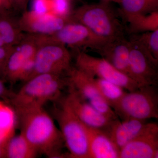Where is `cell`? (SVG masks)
Listing matches in <instances>:
<instances>
[{"label":"cell","mask_w":158,"mask_h":158,"mask_svg":"<svg viewBox=\"0 0 158 158\" xmlns=\"http://www.w3.org/2000/svg\"><path fill=\"white\" fill-rule=\"evenodd\" d=\"M7 94L6 90L3 83L0 81V97L4 96Z\"/></svg>","instance_id":"obj_31"},{"label":"cell","mask_w":158,"mask_h":158,"mask_svg":"<svg viewBox=\"0 0 158 158\" xmlns=\"http://www.w3.org/2000/svg\"><path fill=\"white\" fill-rule=\"evenodd\" d=\"M66 76L52 74H40L25 82L23 87L11 97L15 113L43 108L47 103L57 102L62 93L68 88Z\"/></svg>","instance_id":"obj_3"},{"label":"cell","mask_w":158,"mask_h":158,"mask_svg":"<svg viewBox=\"0 0 158 158\" xmlns=\"http://www.w3.org/2000/svg\"><path fill=\"white\" fill-rule=\"evenodd\" d=\"M72 56L65 46L55 44L40 45L34 59L31 78L40 74L66 76L72 67Z\"/></svg>","instance_id":"obj_8"},{"label":"cell","mask_w":158,"mask_h":158,"mask_svg":"<svg viewBox=\"0 0 158 158\" xmlns=\"http://www.w3.org/2000/svg\"><path fill=\"white\" fill-rule=\"evenodd\" d=\"M0 35L6 45L15 46L25 37L19 24L18 21L9 13L0 14Z\"/></svg>","instance_id":"obj_19"},{"label":"cell","mask_w":158,"mask_h":158,"mask_svg":"<svg viewBox=\"0 0 158 158\" xmlns=\"http://www.w3.org/2000/svg\"><path fill=\"white\" fill-rule=\"evenodd\" d=\"M158 124L147 123L137 137L119 151L118 158H158Z\"/></svg>","instance_id":"obj_12"},{"label":"cell","mask_w":158,"mask_h":158,"mask_svg":"<svg viewBox=\"0 0 158 158\" xmlns=\"http://www.w3.org/2000/svg\"><path fill=\"white\" fill-rule=\"evenodd\" d=\"M119 5L118 12L125 25L132 18L158 11V0H121Z\"/></svg>","instance_id":"obj_17"},{"label":"cell","mask_w":158,"mask_h":158,"mask_svg":"<svg viewBox=\"0 0 158 158\" xmlns=\"http://www.w3.org/2000/svg\"><path fill=\"white\" fill-rule=\"evenodd\" d=\"M66 76L69 86L73 88L94 108L112 119H118L116 113L102 96L90 77L73 66Z\"/></svg>","instance_id":"obj_11"},{"label":"cell","mask_w":158,"mask_h":158,"mask_svg":"<svg viewBox=\"0 0 158 158\" xmlns=\"http://www.w3.org/2000/svg\"><path fill=\"white\" fill-rule=\"evenodd\" d=\"M9 140L8 138L0 137V157L6 156V144Z\"/></svg>","instance_id":"obj_30"},{"label":"cell","mask_w":158,"mask_h":158,"mask_svg":"<svg viewBox=\"0 0 158 158\" xmlns=\"http://www.w3.org/2000/svg\"><path fill=\"white\" fill-rule=\"evenodd\" d=\"M89 77L102 96L112 108L127 92L124 88L112 82L99 78Z\"/></svg>","instance_id":"obj_22"},{"label":"cell","mask_w":158,"mask_h":158,"mask_svg":"<svg viewBox=\"0 0 158 158\" xmlns=\"http://www.w3.org/2000/svg\"><path fill=\"white\" fill-rule=\"evenodd\" d=\"M15 114L10 108L0 104V134L12 136Z\"/></svg>","instance_id":"obj_24"},{"label":"cell","mask_w":158,"mask_h":158,"mask_svg":"<svg viewBox=\"0 0 158 158\" xmlns=\"http://www.w3.org/2000/svg\"><path fill=\"white\" fill-rule=\"evenodd\" d=\"M52 3L53 0H33L31 11L40 15L52 13Z\"/></svg>","instance_id":"obj_26"},{"label":"cell","mask_w":158,"mask_h":158,"mask_svg":"<svg viewBox=\"0 0 158 158\" xmlns=\"http://www.w3.org/2000/svg\"><path fill=\"white\" fill-rule=\"evenodd\" d=\"M111 3L101 1L85 4L71 11L69 17L71 22L84 25L106 42L125 37L126 26L118 9H114Z\"/></svg>","instance_id":"obj_2"},{"label":"cell","mask_w":158,"mask_h":158,"mask_svg":"<svg viewBox=\"0 0 158 158\" xmlns=\"http://www.w3.org/2000/svg\"><path fill=\"white\" fill-rule=\"evenodd\" d=\"M20 133L38 153L48 158H65V145L60 130L53 118L43 108L15 113Z\"/></svg>","instance_id":"obj_1"},{"label":"cell","mask_w":158,"mask_h":158,"mask_svg":"<svg viewBox=\"0 0 158 158\" xmlns=\"http://www.w3.org/2000/svg\"><path fill=\"white\" fill-rule=\"evenodd\" d=\"M68 90V94L62 100L77 118L86 126L107 134L118 119H112L99 112L69 85Z\"/></svg>","instance_id":"obj_10"},{"label":"cell","mask_w":158,"mask_h":158,"mask_svg":"<svg viewBox=\"0 0 158 158\" xmlns=\"http://www.w3.org/2000/svg\"><path fill=\"white\" fill-rule=\"evenodd\" d=\"M130 42L129 77L139 85L158 86V62L150 56L134 40Z\"/></svg>","instance_id":"obj_9"},{"label":"cell","mask_w":158,"mask_h":158,"mask_svg":"<svg viewBox=\"0 0 158 158\" xmlns=\"http://www.w3.org/2000/svg\"><path fill=\"white\" fill-rule=\"evenodd\" d=\"M12 9L11 0H0V14L9 13Z\"/></svg>","instance_id":"obj_29"},{"label":"cell","mask_w":158,"mask_h":158,"mask_svg":"<svg viewBox=\"0 0 158 158\" xmlns=\"http://www.w3.org/2000/svg\"><path fill=\"white\" fill-rule=\"evenodd\" d=\"M18 21L23 33L36 35L54 34L71 22L69 17H61L52 13L37 14L27 10L23 12Z\"/></svg>","instance_id":"obj_13"},{"label":"cell","mask_w":158,"mask_h":158,"mask_svg":"<svg viewBox=\"0 0 158 158\" xmlns=\"http://www.w3.org/2000/svg\"><path fill=\"white\" fill-rule=\"evenodd\" d=\"M38 154L21 133L11 136L6 144V156L8 158H34Z\"/></svg>","instance_id":"obj_20"},{"label":"cell","mask_w":158,"mask_h":158,"mask_svg":"<svg viewBox=\"0 0 158 158\" xmlns=\"http://www.w3.org/2000/svg\"><path fill=\"white\" fill-rule=\"evenodd\" d=\"M125 26L129 35L155 31L158 29V11L132 18Z\"/></svg>","instance_id":"obj_21"},{"label":"cell","mask_w":158,"mask_h":158,"mask_svg":"<svg viewBox=\"0 0 158 158\" xmlns=\"http://www.w3.org/2000/svg\"><path fill=\"white\" fill-rule=\"evenodd\" d=\"M34 59V57L26 53L19 46H15L5 64L3 74L12 83L19 81L26 63Z\"/></svg>","instance_id":"obj_18"},{"label":"cell","mask_w":158,"mask_h":158,"mask_svg":"<svg viewBox=\"0 0 158 158\" xmlns=\"http://www.w3.org/2000/svg\"><path fill=\"white\" fill-rule=\"evenodd\" d=\"M4 66L2 63L0 62V73H3L4 71Z\"/></svg>","instance_id":"obj_33"},{"label":"cell","mask_w":158,"mask_h":158,"mask_svg":"<svg viewBox=\"0 0 158 158\" xmlns=\"http://www.w3.org/2000/svg\"><path fill=\"white\" fill-rule=\"evenodd\" d=\"M71 0H53L52 13L61 17H68L70 14Z\"/></svg>","instance_id":"obj_25"},{"label":"cell","mask_w":158,"mask_h":158,"mask_svg":"<svg viewBox=\"0 0 158 158\" xmlns=\"http://www.w3.org/2000/svg\"><path fill=\"white\" fill-rule=\"evenodd\" d=\"M101 1H106V2H110L112 3H116L119 4L121 0H100Z\"/></svg>","instance_id":"obj_32"},{"label":"cell","mask_w":158,"mask_h":158,"mask_svg":"<svg viewBox=\"0 0 158 158\" xmlns=\"http://www.w3.org/2000/svg\"><path fill=\"white\" fill-rule=\"evenodd\" d=\"M12 9L18 11H26L29 0H11Z\"/></svg>","instance_id":"obj_28"},{"label":"cell","mask_w":158,"mask_h":158,"mask_svg":"<svg viewBox=\"0 0 158 158\" xmlns=\"http://www.w3.org/2000/svg\"><path fill=\"white\" fill-rule=\"evenodd\" d=\"M148 122L134 118L118 119L114 123L107 135L120 150L141 132Z\"/></svg>","instance_id":"obj_15"},{"label":"cell","mask_w":158,"mask_h":158,"mask_svg":"<svg viewBox=\"0 0 158 158\" xmlns=\"http://www.w3.org/2000/svg\"><path fill=\"white\" fill-rule=\"evenodd\" d=\"M130 49V41L125 36L105 43L95 52L114 68L129 77Z\"/></svg>","instance_id":"obj_14"},{"label":"cell","mask_w":158,"mask_h":158,"mask_svg":"<svg viewBox=\"0 0 158 158\" xmlns=\"http://www.w3.org/2000/svg\"><path fill=\"white\" fill-rule=\"evenodd\" d=\"M74 51L75 67L89 76L104 79L128 91H134L140 87L132 79L116 69L103 58L93 56L82 50Z\"/></svg>","instance_id":"obj_7"},{"label":"cell","mask_w":158,"mask_h":158,"mask_svg":"<svg viewBox=\"0 0 158 158\" xmlns=\"http://www.w3.org/2000/svg\"><path fill=\"white\" fill-rule=\"evenodd\" d=\"M112 109L122 120L158 118L157 86H144L128 91Z\"/></svg>","instance_id":"obj_4"},{"label":"cell","mask_w":158,"mask_h":158,"mask_svg":"<svg viewBox=\"0 0 158 158\" xmlns=\"http://www.w3.org/2000/svg\"><path fill=\"white\" fill-rule=\"evenodd\" d=\"M148 55L158 62V29L155 31L130 35Z\"/></svg>","instance_id":"obj_23"},{"label":"cell","mask_w":158,"mask_h":158,"mask_svg":"<svg viewBox=\"0 0 158 158\" xmlns=\"http://www.w3.org/2000/svg\"><path fill=\"white\" fill-rule=\"evenodd\" d=\"M31 35L39 45L55 44L69 47L73 50L89 49L95 52L106 42L84 25L74 22L68 23L54 34Z\"/></svg>","instance_id":"obj_6"},{"label":"cell","mask_w":158,"mask_h":158,"mask_svg":"<svg viewBox=\"0 0 158 158\" xmlns=\"http://www.w3.org/2000/svg\"><path fill=\"white\" fill-rule=\"evenodd\" d=\"M84 126L88 136L89 158H118L119 150L106 133Z\"/></svg>","instance_id":"obj_16"},{"label":"cell","mask_w":158,"mask_h":158,"mask_svg":"<svg viewBox=\"0 0 158 158\" xmlns=\"http://www.w3.org/2000/svg\"><path fill=\"white\" fill-rule=\"evenodd\" d=\"M15 47L6 45L0 46V62L4 66L8 58L14 50Z\"/></svg>","instance_id":"obj_27"},{"label":"cell","mask_w":158,"mask_h":158,"mask_svg":"<svg viewBox=\"0 0 158 158\" xmlns=\"http://www.w3.org/2000/svg\"><path fill=\"white\" fill-rule=\"evenodd\" d=\"M53 110V118L59 125V129L68 149L69 157L89 158L88 141L85 126L62 100Z\"/></svg>","instance_id":"obj_5"},{"label":"cell","mask_w":158,"mask_h":158,"mask_svg":"<svg viewBox=\"0 0 158 158\" xmlns=\"http://www.w3.org/2000/svg\"><path fill=\"white\" fill-rule=\"evenodd\" d=\"M6 45L5 43L3 41L2 38L1 37V35H0V46H2Z\"/></svg>","instance_id":"obj_34"}]
</instances>
